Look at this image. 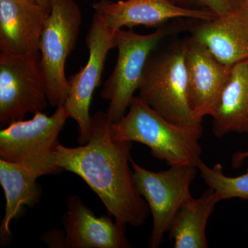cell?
Masks as SVG:
<instances>
[{
  "label": "cell",
  "mask_w": 248,
  "mask_h": 248,
  "mask_svg": "<svg viewBox=\"0 0 248 248\" xmlns=\"http://www.w3.org/2000/svg\"><path fill=\"white\" fill-rule=\"evenodd\" d=\"M86 1H89V0H86Z\"/></svg>",
  "instance_id": "23"
},
{
  "label": "cell",
  "mask_w": 248,
  "mask_h": 248,
  "mask_svg": "<svg viewBox=\"0 0 248 248\" xmlns=\"http://www.w3.org/2000/svg\"><path fill=\"white\" fill-rule=\"evenodd\" d=\"M113 122L107 112L91 116L89 141L76 148L59 144L50 158L54 173L66 170L81 177L105 205L115 221L143 226L150 209L134 182L130 169L132 142L112 136Z\"/></svg>",
  "instance_id": "1"
},
{
  "label": "cell",
  "mask_w": 248,
  "mask_h": 248,
  "mask_svg": "<svg viewBox=\"0 0 248 248\" xmlns=\"http://www.w3.org/2000/svg\"><path fill=\"white\" fill-rule=\"evenodd\" d=\"M197 168L204 182L216 192L220 202L233 198L248 200V168L244 174L235 177L226 176L220 164L210 167L202 160Z\"/></svg>",
  "instance_id": "18"
},
{
  "label": "cell",
  "mask_w": 248,
  "mask_h": 248,
  "mask_svg": "<svg viewBox=\"0 0 248 248\" xmlns=\"http://www.w3.org/2000/svg\"><path fill=\"white\" fill-rule=\"evenodd\" d=\"M35 171L23 165L0 159V184L6 197L5 215L0 226L1 239L11 235L10 224L24 205L32 206L40 198Z\"/></svg>",
  "instance_id": "17"
},
{
  "label": "cell",
  "mask_w": 248,
  "mask_h": 248,
  "mask_svg": "<svg viewBox=\"0 0 248 248\" xmlns=\"http://www.w3.org/2000/svg\"><path fill=\"white\" fill-rule=\"evenodd\" d=\"M169 32V29L162 27L148 35L131 29L116 31L117 61L101 92V97L110 102L107 113L113 123L126 113L135 91L140 89L148 59Z\"/></svg>",
  "instance_id": "6"
},
{
  "label": "cell",
  "mask_w": 248,
  "mask_h": 248,
  "mask_svg": "<svg viewBox=\"0 0 248 248\" xmlns=\"http://www.w3.org/2000/svg\"><path fill=\"white\" fill-rule=\"evenodd\" d=\"M212 117L217 138L231 133L248 134V58L231 66Z\"/></svg>",
  "instance_id": "15"
},
{
  "label": "cell",
  "mask_w": 248,
  "mask_h": 248,
  "mask_svg": "<svg viewBox=\"0 0 248 248\" xmlns=\"http://www.w3.org/2000/svg\"><path fill=\"white\" fill-rule=\"evenodd\" d=\"M50 105L40 65V53L14 55L0 53V125L22 120Z\"/></svg>",
  "instance_id": "8"
},
{
  "label": "cell",
  "mask_w": 248,
  "mask_h": 248,
  "mask_svg": "<svg viewBox=\"0 0 248 248\" xmlns=\"http://www.w3.org/2000/svg\"><path fill=\"white\" fill-rule=\"evenodd\" d=\"M115 32L94 12L86 37L89 59L86 65L68 79L70 91L64 106L69 118L78 124V141L80 145L86 144L89 141L91 120L90 107L93 93L100 85L109 52L117 47Z\"/></svg>",
  "instance_id": "9"
},
{
  "label": "cell",
  "mask_w": 248,
  "mask_h": 248,
  "mask_svg": "<svg viewBox=\"0 0 248 248\" xmlns=\"http://www.w3.org/2000/svg\"><path fill=\"white\" fill-rule=\"evenodd\" d=\"M50 14L40 40V65L51 107L66 102L70 91L66 59L76 46L82 14L75 0H50Z\"/></svg>",
  "instance_id": "4"
},
{
  "label": "cell",
  "mask_w": 248,
  "mask_h": 248,
  "mask_svg": "<svg viewBox=\"0 0 248 248\" xmlns=\"http://www.w3.org/2000/svg\"><path fill=\"white\" fill-rule=\"evenodd\" d=\"M248 158V151L236 152L232 158V165L234 169H238L242 165L244 161Z\"/></svg>",
  "instance_id": "20"
},
{
  "label": "cell",
  "mask_w": 248,
  "mask_h": 248,
  "mask_svg": "<svg viewBox=\"0 0 248 248\" xmlns=\"http://www.w3.org/2000/svg\"><path fill=\"white\" fill-rule=\"evenodd\" d=\"M185 46L189 105L195 120L203 122L216 110L231 66L221 63L194 37L185 41Z\"/></svg>",
  "instance_id": "10"
},
{
  "label": "cell",
  "mask_w": 248,
  "mask_h": 248,
  "mask_svg": "<svg viewBox=\"0 0 248 248\" xmlns=\"http://www.w3.org/2000/svg\"><path fill=\"white\" fill-rule=\"evenodd\" d=\"M151 54L143 71L139 97L173 124L197 126L187 93L185 41L169 50Z\"/></svg>",
  "instance_id": "3"
},
{
  "label": "cell",
  "mask_w": 248,
  "mask_h": 248,
  "mask_svg": "<svg viewBox=\"0 0 248 248\" xmlns=\"http://www.w3.org/2000/svg\"><path fill=\"white\" fill-rule=\"evenodd\" d=\"M128 112L111 125L112 136L119 141L138 142L150 148L156 159L170 166L193 165L202 159L200 140L203 124L186 126L165 119L140 97H134Z\"/></svg>",
  "instance_id": "2"
},
{
  "label": "cell",
  "mask_w": 248,
  "mask_h": 248,
  "mask_svg": "<svg viewBox=\"0 0 248 248\" xmlns=\"http://www.w3.org/2000/svg\"><path fill=\"white\" fill-rule=\"evenodd\" d=\"M93 9L115 31L141 25L159 28L178 18L210 21L218 17L206 10L184 7L171 0H99L93 4Z\"/></svg>",
  "instance_id": "11"
},
{
  "label": "cell",
  "mask_w": 248,
  "mask_h": 248,
  "mask_svg": "<svg viewBox=\"0 0 248 248\" xmlns=\"http://www.w3.org/2000/svg\"><path fill=\"white\" fill-rule=\"evenodd\" d=\"M68 118L63 104L51 116L38 112L31 120L9 124L0 131V159L27 166L40 177L53 174L50 158Z\"/></svg>",
  "instance_id": "5"
},
{
  "label": "cell",
  "mask_w": 248,
  "mask_h": 248,
  "mask_svg": "<svg viewBox=\"0 0 248 248\" xmlns=\"http://www.w3.org/2000/svg\"><path fill=\"white\" fill-rule=\"evenodd\" d=\"M234 8L243 10L248 13V0H232Z\"/></svg>",
  "instance_id": "21"
},
{
  "label": "cell",
  "mask_w": 248,
  "mask_h": 248,
  "mask_svg": "<svg viewBox=\"0 0 248 248\" xmlns=\"http://www.w3.org/2000/svg\"><path fill=\"white\" fill-rule=\"evenodd\" d=\"M220 202L216 192L208 190L197 199L183 204L169 231V237L175 248H207L206 227L215 206Z\"/></svg>",
  "instance_id": "16"
},
{
  "label": "cell",
  "mask_w": 248,
  "mask_h": 248,
  "mask_svg": "<svg viewBox=\"0 0 248 248\" xmlns=\"http://www.w3.org/2000/svg\"><path fill=\"white\" fill-rule=\"evenodd\" d=\"M173 2L186 5L192 9L210 11L217 16L226 15L234 9L232 0H171Z\"/></svg>",
  "instance_id": "19"
},
{
  "label": "cell",
  "mask_w": 248,
  "mask_h": 248,
  "mask_svg": "<svg viewBox=\"0 0 248 248\" xmlns=\"http://www.w3.org/2000/svg\"><path fill=\"white\" fill-rule=\"evenodd\" d=\"M50 9L37 0H0V53H40Z\"/></svg>",
  "instance_id": "13"
},
{
  "label": "cell",
  "mask_w": 248,
  "mask_h": 248,
  "mask_svg": "<svg viewBox=\"0 0 248 248\" xmlns=\"http://www.w3.org/2000/svg\"><path fill=\"white\" fill-rule=\"evenodd\" d=\"M134 182L153 216V228L148 241L157 248L169 232L173 218L183 204L192 198L190 186L198 168L193 165L170 166L169 170L153 172L130 160Z\"/></svg>",
  "instance_id": "7"
},
{
  "label": "cell",
  "mask_w": 248,
  "mask_h": 248,
  "mask_svg": "<svg viewBox=\"0 0 248 248\" xmlns=\"http://www.w3.org/2000/svg\"><path fill=\"white\" fill-rule=\"evenodd\" d=\"M67 213L62 218L66 236L63 248H129L125 226L110 217H97L78 195L66 200Z\"/></svg>",
  "instance_id": "12"
},
{
  "label": "cell",
  "mask_w": 248,
  "mask_h": 248,
  "mask_svg": "<svg viewBox=\"0 0 248 248\" xmlns=\"http://www.w3.org/2000/svg\"><path fill=\"white\" fill-rule=\"evenodd\" d=\"M192 37L223 64L233 66L248 58V13L234 8L213 20L202 21Z\"/></svg>",
  "instance_id": "14"
},
{
  "label": "cell",
  "mask_w": 248,
  "mask_h": 248,
  "mask_svg": "<svg viewBox=\"0 0 248 248\" xmlns=\"http://www.w3.org/2000/svg\"><path fill=\"white\" fill-rule=\"evenodd\" d=\"M40 4H42V6H45V7L47 8V9H50V0H37Z\"/></svg>",
  "instance_id": "22"
}]
</instances>
